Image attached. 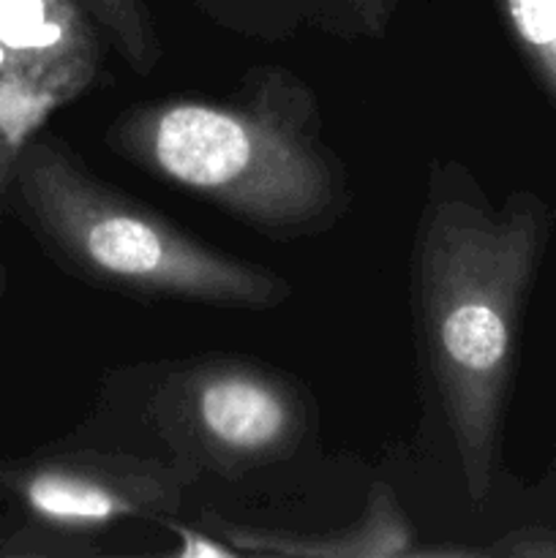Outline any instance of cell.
Here are the masks:
<instances>
[{
  "mask_svg": "<svg viewBox=\"0 0 556 558\" xmlns=\"http://www.w3.org/2000/svg\"><path fill=\"white\" fill-rule=\"evenodd\" d=\"M551 227L554 213L532 191L496 207L461 163L431 169L412 248L414 338L474 505L499 472L523 305Z\"/></svg>",
  "mask_w": 556,
  "mask_h": 558,
  "instance_id": "1",
  "label": "cell"
},
{
  "mask_svg": "<svg viewBox=\"0 0 556 558\" xmlns=\"http://www.w3.org/2000/svg\"><path fill=\"white\" fill-rule=\"evenodd\" d=\"M107 147L270 238H314L352 205L319 101L278 65L251 69L227 98H158L123 109L107 129Z\"/></svg>",
  "mask_w": 556,
  "mask_h": 558,
  "instance_id": "2",
  "label": "cell"
},
{
  "mask_svg": "<svg viewBox=\"0 0 556 558\" xmlns=\"http://www.w3.org/2000/svg\"><path fill=\"white\" fill-rule=\"evenodd\" d=\"M11 191L44 248L98 287L251 311L276 308L289 294L278 272L213 248L129 199L41 131L16 153Z\"/></svg>",
  "mask_w": 556,
  "mask_h": 558,
  "instance_id": "3",
  "label": "cell"
},
{
  "mask_svg": "<svg viewBox=\"0 0 556 558\" xmlns=\"http://www.w3.org/2000/svg\"><path fill=\"white\" fill-rule=\"evenodd\" d=\"M191 474L164 458L112 450H41L0 461V556L80 558L129 521L178 518Z\"/></svg>",
  "mask_w": 556,
  "mask_h": 558,
  "instance_id": "4",
  "label": "cell"
},
{
  "mask_svg": "<svg viewBox=\"0 0 556 558\" xmlns=\"http://www.w3.org/2000/svg\"><path fill=\"white\" fill-rule=\"evenodd\" d=\"M147 417L191 477H240L292 458L314 428V403L281 371L216 354L158 379Z\"/></svg>",
  "mask_w": 556,
  "mask_h": 558,
  "instance_id": "5",
  "label": "cell"
},
{
  "mask_svg": "<svg viewBox=\"0 0 556 558\" xmlns=\"http://www.w3.org/2000/svg\"><path fill=\"white\" fill-rule=\"evenodd\" d=\"M104 36L80 0H0V140L22 147L101 76Z\"/></svg>",
  "mask_w": 556,
  "mask_h": 558,
  "instance_id": "6",
  "label": "cell"
},
{
  "mask_svg": "<svg viewBox=\"0 0 556 558\" xmlns=\"http://www.w3.org/2000/svg\"><path fill=\"white\" fill-rule=\"evenodd\" d=\"M202 526L227 539L240 556L267 558H420L414 529L403 515L390 485L371 488L363 518L330 532H289V529L249 526L205 512Z\"/></svg>",
  "mask_w": 556,
  "mask_h": 558,
  "instance_id": "7",
  "label": "cell"
},
{
  "mask_svg": "<svg viewBox=\"0 0 556 558\" xmlns=\"http://www.w3.org/2000/svg\"><path fill=\"white\" fill-rule=\"evenodd\" d=\"M518 54L556 109V0H494Z\"/></svg>",
  "mask_w": 556,
  "mask_h": 558,
  "instance_id": "8",
  "label": "cell"
},
{
  "mask_svg": "<svg viewBox=\"0 0 556 558\" xmlns=\"http://www.w3.org/2000/svg\"><path fill=\"white\" fill-rule=\"evenodd\" d=\"M101 31L107 47L125 60L134 74L147 76L161 60L153 14L145 0H80Z\"/></svg>",
  "mask_w": 556,
  "mask_h": 558,
  "instance_id": "9",
  "label": "cell"
},
{
  "mask_svg": "<svg viewBox=\"0 0 556 558\" xmlns=\"http://www.w3.org/2000/svg\"><path fill=\"white\" fill-rule=\"evenodd\" d=\"M343 36H385L398 0H333Z\"/></svg>",
  "mask_w": 556,
  "mask_h": 558,
  "instance_id": "10",
  "label": "cell"
},
{
  "mask_svg": "<svg viewBox=\"0 0 556 558\" xmlns=\"http://www.w3.org/2000/svg\"><path fill=\"white\" fill-rule=\"evenodd\" d=\"M483 556L499 558H556V532L554 529L527 526L505 534L494 545L483 548Z\"/></svg>",
  "mask_w": 556,
  "mask_h": 558,
  "instance_id": "11",
  "label": "cell"
},
{
  "mask_svg": "<svg viewBox=\"0 0 556 558\" xmlns=\"http://www.w3.org/2000/svg\"><path fill=\"white\" fill-rule=\"evenodd\" d=\"M167 526L172 529L180 539V548L172 550V556H178V558H202V556L232 558V556H240L238 550L227 543V539H221L218 534H213L210 529L202 526L200 532H196V529L180 526V523H174V521H169Z\"/></svg>",
  "mask_w": 556,
  "mask_h": 558,
  "instance_id": "12",
  "label": "cell"
},
{
  "mask_svg": "<svg viewBox=\"0 0 556 558\" xmlns=\"http://www.w3.org/2000/svg\"><path fill=\"white\" fill-rule=\"evenodd\" d=\"M20 147H14L11 142L0 140V199H3L5 189H11V174H14V161Z\"/></svg>",
  "mask_w": 556,
  "mask_h": 558,
  "instance_id": "13",
  "label": "cell"
}]
</instances>
